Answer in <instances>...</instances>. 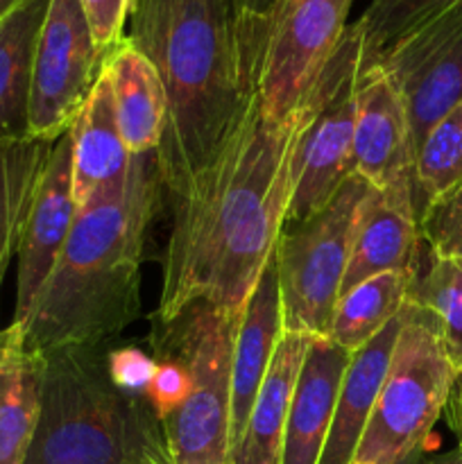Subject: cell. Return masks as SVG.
Listing matches in <instances>:
<instances>
[{"label": "cell", "instance_id": "6da1fadb", "mask_svg": "<svg viewBox=\"0 0 462 464\" xmlns=\"http://www.w3.org/2000/svg\"><path fill=\"white\" fill-rule=\"evenodd\" d=\"M311 116L306 95L288 118H270L252 80L211 161L170 198V236L152 322L175 320L195 304L243 313L285 229Z\"/></svg>", "mask_w": 462, "mask_h": 464}, {"label": "cell", "instance_id": "7a4b0ae2", "mask_svg": "<svg viewBox=\"0 0 462 464\" xmlns=\"http://www.w3.org/2000/svg\"><path fill=\"white\" fill-rule=\"evenodd\" d=\"M125 39L166 89L168 118L154 166L168 199L202 170L238 118L252 71L229 0H131Z\"/></svg>", "mask_w": 462, "mask_h": 464}, {"label": "cell", "instance_id": "3957f363", "mask_svg": "<svg viewBox=\"0 0 462 464\" xmlns=\"http://www.w3.org/2000/svg\"><path fill=\"white\" fill-rule=\"evenodd\" d=\"M152 154H136L122 193L80 211L25 326L36 352L109 344L136 320L149 222L161 202Z\"/></svg>", "mask_w": 462, "mask_h": 464}, {"label": "cell", "instance_id": "277c9868", "mask_svg": "<svg viewBox=\"0 0 462 464\" xmlns=\"http://www.w3.org/2000/svg\"><path fill=\"white\" fill-rule=\"evenodd\" d=\"M109 344L43 352L41 406L23 464H172L145 394L118 388Z\"/></svg>", "mask_w": 462, "mask_h": 464}, {"label": "cell", "instance_id": "5b68a950", "mask_svg": "<svg viewBox=\"0 0 462 464\" xmlns=\"http://www.w3.org/2000/svg\"><path fill=\"white\" fill-rule=\"evenodd\" d=\"M236 313L195 304L170 322H154L152 352H168L190 379L186 401L163 421L172 464H229L231 361Z\"/></svg>", "mask_w": 462, "mask_h": 464}, {"label": "cell", "instance_id": "8992f818", "mask_svg": "<svg viewBox=\"0 0 462 464\" xmlns=\"http://www.w3.org/2000/svg\"><path fill=\"white\" fill-rule=\"evenodd\" d=\"M456 379L438 322L408 302L388 374L353 462L403 464L421 453L448 406Z\"/></svg>", "mask_w": 462, "mask_h": 464}, {"label": "cell", "instance_id": "52a82bcc", "mask_svg": "<svg viewBox=\"0 0 462 464\" xmlns=\"http://www.w3.org/2000/svg\"><path fill=\"white\" fill-rule=\"evenodd\" d=\"M367 188L370 184L351 172L320 211L281 234L274 261L284 331L326 335L342 293L353 227Z\"/></svg>", "mask_w": 462, "mask_h": 464}, {"label": "cell", "instance_id": "ba28073f", "mask_svg": "<svg viewBox=\"0 0 462 464\" xmlns=\"http://www.w3.org/2000/svg\"><path fill=\"white\" fill-rule=\"evenodd\" d=\"M361 68V39L353 25H349L308 93L313 100V116L299 148L297 177L285 227L297 225L320 211L351 175Z\"/></svg>", "mask_w": 462, "mask_h": 464}, {"label": "cell", "instance_id": "9c48e42d", "mask_svg": "<svg viewBox=\"0 0 462 464\" xmlns=\"http://www.w3.org/2000/svg\"><path fill=\"white\" fill-rule=\"evenodd\" d=\"M353 0H279L249 63L263 111L288 118L311 93L347 32Z\"/></svg>", "mask_w": 462, "mask_h": 464}, {"label": "cell", "instance_id": "30bf717a", "mask_svg": "<svg viewBox=\"0 0 462 464\" xmlns=\"http://www.w3.org/2000/svg\"><path fill=\"white\" fill-rule=\"evenodd\" d=\"M102 68L80 0H50L32 72L30 136L57 140L71 130Z\"/></svg>", "mask_w": 462, "mask_h": 464}, {"label": "cell", "instance_id": "8fae6325", "mask_svg": "<svg viewBox=\"0 0 462 464\" xmlns=\"http://www.w3.org/2000/svg\"><path fill=\"white\" fill-rule=\"evenodd\" d=\"M379 66L406 102L412 148L462 100V0L399 39Z\"/></svg>", "mask_w": 462, "mask_h": 464}, {"label": "cell", "instance_id": "7c38bea8", "mask_svg": "<svg viewBox=\"0 0 462 464\" xmlns=\"http://www.w3.org/2000/svg\"><path fill=\"white\" fill-rule=\"evenodd\" d=\"M77 207L72 199V140L71 130L57 139L41 188L32 204L21 247H18L16 306L12 324L25 331L36 302L62 256L75 225Z\"/></svg>", "mask_w": 462, "mask_h": 464}, {"label": "cell", "instance_id": "4fadbf2b", "mask_svg": "<svg viewBox=\"0 0 462 464\" xmlns=\"http://www.w3.org/2000/svg\"><path fill=\"white\" fill-rule=\"evenodd\" d=\"M421 245L412 177H403L383 188L370 186L358 208L342 293L383 272L417 275Z\"/></svg>", "mask_w": 462, "mask_h": 464}, {"label": "cell", "instance_id": "5bb4252c", "mask_svg": "<svg viewBox=\"0 0 462 464\" xmlns=\"http://www.w3.org/2000/svg\"><path fill=\"white\" fill-rule=\"evenodd\" d=\"M415 148L406 102L392 77L376 63L361 71L353 122L351 172L374 188L412 177Z\"/></svg>", "mask_w": 462, "mask_h": 464}, {"label": "cell", "instance_id": "9a60e30c", "mask_svg": "<svg viewBox=\"0 0 462 464\" xmlns=\"http://www.w3.org/2000/svg\"><path fill=\"white\" fill-rule=\"evenodd\" d=\"M72 199L77 213L118 198L130 179L136 154L118 130L113 93L104 68L71 125Z\"/></svg>", "mask_w": 462, "mask_h": 464}, {"label": "cell", "instance_id": "2e32d148", "mask_svg": "<svg viewBox=\"0 0 462 464\" xmlns=\"http://www.w3.org/2000/svg\"><path fill=\"white\" fill-rule=\"evenodd\" d=\"M349 361L351 352L331 343L326 335L311 338L290 401L281 464L320 462Z\"/></svg>", "mask_w": 462, "mask_h": 464}, {"label": "cell", "instance_id": "e0dca14e", "mask_svg": "<svg viewBox=\"0 0 462 464\" xmlns=\"http://www.w3.org/2000/svg\"><path fill=\"white\" fill-rule=\"evenodd\" d=\"M284 334L276 261L267 263L238 317L231 361V451L243 435L265 372Z\"/></svg>", "mask_w": 462, "mask_h": 464}, {"label": "cell", "instance_id": "ac0fdd59", "mask_svg": "<svg viewBox=\"0 0 462 464\" xmlns=\"http://www.w3.org/2000/svg\"><path fill=\"white\" fill-rule=\"evenodd\" d=\"M401 322L403 311L383 331H379L365 347L351 353V361H349L342 383H340L329 438H326L317 464L353 462V453L365 433V426L376 406V397H379L380 385L388 374Z\"/></svg>", "mask_w": 462, "mask_h": 464}, {"label": "cell", "instance_id": "d6986e66", "mask_svg": "<svg viewBox=\"0 0 462 464\" xmlns=\"http://www.w3.org/2000/svg\"><path fill=\"white\" fill-rule=\"evenodd\" d=\"M313 335L284 331L229 464H281L290 401Z\"/></svg>", "mask_w": 462, "mask_h": 464}, {"label": "cell", "instance_id": "ffe728a7", "mask_svg": "<svg viewBox=\"0 0 462 464\" xmlns=\"http://www.w3.org/2000/svg\"><path fill=\"white\" fill-rule=\"evenodd\" d=\"M116 109L118 130L131 154H152L166 131L168 100L163 82L149 59L122 41L104 62Z\"/></svg>", "mask_w": 462, "mask_h": 464}, {"label": "cell", "instance_id": "44dd1931", "mask_svg": "<svg viewBox=\"0 0 462 464\" xmlns=\"http://www.w3.org/2000/svg\"><path fill=\"white\" fill-rule=\"evenodd\" d=\"M43 353L18 324L0 329V464H23L41 406Z\"/></svg>", "mask_w": 462, "mask_h": 464}, {"label": "cell", "instance_id": "7402d4cb", "mask_svg": "<svg viewBox=\"0 0 462 464\" xmlns=\"http://www.w3.org/2000/svg\"><path fill=\"white\" fill-rule=\"evenodd\" d=\"M50 0H21L0 21V139L30 136L32 72Z\"/></svg>", "mask_w": 462, "mask_h": 464}, {"label": "cell", "instance_id": "603a6c76", "mask_svg": "<svg viewBox=\"0 0 462 464\" xmlns=\"http://www.w3.org/2000/svg\"><path fill=\"white\" fill-rule=\"evenodd\" d=\"M57 140L0 139V290Z\"/></svg>", "mask_w": 462, "mask_h": 464}, {"label": "cell", "instance_id": "cb8c5ba5", "mask_svg": "<svg viewBox=\"0 0 462 464\" xmlns=\"http://www.w3.org/2000/svg\"><path fill=\"white\" fill-rule=\"evenodd\" d=\"M412 279V272H383L349 288L335 304L326 338L351 353L365 347L403 311Z\"/></svg>", "mask_w": 462, "mask_h": 464}, {"label": "cell", "instance_id": "d4e9b609", "mask_svg": "<svg viewBox=\"0 0 462 464\" xmlns=\"http://www.w3.org/2000/svg\"><path fill=\"white\" fill-rule=\"evenodd\" d=\"M428 252V249H426ZM408 302L424 308L438 322L444 347L462 374V258L430 254L426 266L417 270Z\"/></svg>", "mask_w": 462, "mask_h": 464}, {"label": "cell", "instance_id": "484cf974", "mask_svg": "<svg viewBox=\"0 0 462 464\" xmlns=\"http://www.w3.org/2000/svg\"><path fill=\"white\" fill-rule=\"evenodd\" d=\"M462 179V100H457L426 134L415 152L412 186L417 208H424Z\"/></svg>", "mask_w": 462, "mask_h": 464}, {"label": "cell", "instance_id": "4316f807", "mask_svg": "<svg viewBox=\"0 0 462 464\" xmlns=\"http://www.w3.org/2000/svg\"><path fill=\"white\" fill-rule=\"evenodd\" d=\"M453 3L457 0H370L362 16L353 23L361 39V71L376 66L399 39Z\"/></svg>", "mask_w": 462, "mask_h": 464}, {"label": "cell", "instance_id": "83f0119b", "mask_svg": "<svg viewBox=\"0 0 462 464\" xmlns=\"http://www.w3.org/2000/svg\"><path fill=\"white\" fill-rule=\"evenodd\" d=\"M419 234L430 254L462 258V179L421 208Z\"/></svg>", "mask_w": 462, "mask_h": 464}, {"label": "cell", "instance_id": "f1b7e54d", "mask_svg": "<svg viewBox=\"0 0 462 464\" xmlns=\"http://www.w3.org/2000/svg\"><path fill=\"white\" fill-rule=\"evenodd\" d=\"M157 358V370H154L152 381H149L145 397L149 406L154 408L157 417L163 421L186 401L190 388V379L186 367L168 352H152Z\"/></svg>", "mask_w": 462, "mask_h": 464}, {"label": "cell", "instance_id": "f546056e", "mask_svg": "<svg viewBox=\"0 0 462 464\" xmlns=\"http://www.w3.org/2000/svg\"><path fill=\"white\" fill-rule=\"evenodd\" d=\"M131 0H80L95 48L107 62L109 54L125 41V25Z\"/></svg>", "mask_w": 462, "mask_h": 464}, {"label": "cell", "instance_id": "4dcf8cb0", "mask_svg": "<svg viewBox=\"0 0 462 464\" xmlns=\"http://www.w3.org/2000/svg\"><path fill=\"white\" fill-rule=\"evenodd\" d=\"M107 370L118 388L127 390V392L145 394L154 376V370H157V358L136 347V344L109 347Z\"/></svg>", "mask_w": 462, "mask_h": 464}, {"label": "cell", "instance_id": "1f68e13d", "mask_svg": "<svg viewBox=\"0 0 462 464\" xmlns=\"http://www.w3.org/2000/svg\"><path fill=\"white\" fill-rule=\"evenodd\" d=\"M229 3L234 9L238 45H243V48L261 45L263 27L274 14L279 0H229Z\"/></svg>", "mask_w": 462, "mask_h": 464}, {"label": "cell", "instance_id": "d6a6232c", "mask_svg": "<svg viewBox=\"0 0 462 464\" xmlns=\"http://www.w3.org/2000/svg\"><path fill=\"white\" fill-rule=\"evenodd\" d=\"M448 403H453L451 421H453V429H456L457 433V440H460L457 449L462 451V374L456 379V385H453V392H451V399H448Z\"/></svg>", "mask_w": 462, "mask_h": 464}, {"label": "cell", "instance_id": "836d02e7", "mask_svg": "<svg viewBox=\"0 0 462 464\" xmlns=\"http://www.w3.org/2000/svg\"><path fill=\"white\" fill-rule=\"evenodd\" d=\"M403 464H462V451L460 449H453V451L439 453V456H424V453H417L415 458H410Z\"/></svg>", "mask_w": 462, "mask_h": 464}, {"label": "cell", "instance_id": "e575fe53", "mask_svg": "<svg viewBox=\"0 0 462 464\" xmlns=\"http://www.w3.org/2000/svg\"><path fill=\"white\" fill-rule=\"evenodd\" d=\"M18 3H21V0H0V21H3V18L7 16V14L12 12Z\"/></svg>", "mask_w": 462, "mask_h": 464}, {"label": "cell", "instance_id": "d590c367", "mask_svg": "<svg viewBox=\"0 0 462 464\" xmlns=\"http://www.w3.org/2000/svg\"><path fill=\"white\" fill-rule=\"evenodd\" d=\"M351 464H365V462H351Z\"/></svg>", "mask_w": 462, "mask_h": 464}]
</instances>
